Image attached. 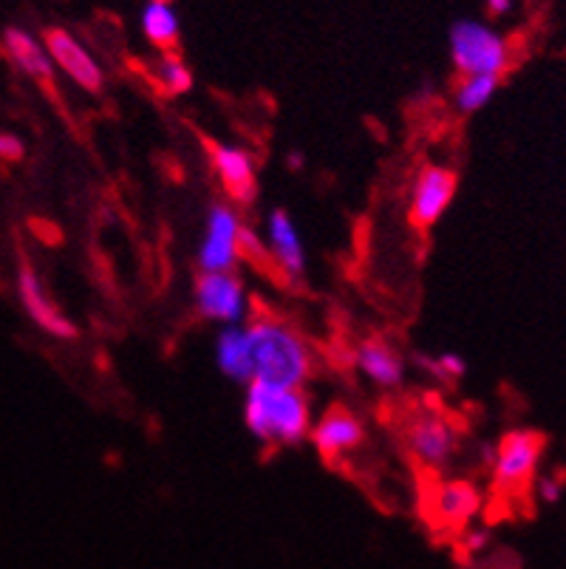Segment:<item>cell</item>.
Segmentation results:
<instances>
[{
	"label": "cell",
	"mask_w": 566,
	"mask_h": 569,
	"mask_svg": "<svg viewBox=\"0 0 566 569\" xmlns=\"http://www.w3.org/2000/svg\"><path fill=\"white\" fill-rule=\"evenodd\" d=\"M311 445H315V451H318L320 459L326 462H337L346 453L357 451L366 439V431H363V422L346 408H331L329 413L311 426L309 431Z\"/></svg>",
	"instance_id": "obj_13"
},
{
	"label": "cell",
	"mask_w": 566,
	"mask_h": 569,
	"mask_svg": "<svg viewBox=\"0 0 566 569\" xmlns=\"http://www.w3.org/2000/svg\"><path fill=\"white\" fill-rule=\"evenodd\" d=\"M487 545H490V536H487V530L461 532V547H465L467 556H479V552L487 550Z\"/></svg>",
	"instance_id": "obj_25"
},
{
	"label": "cell",
	"mask_w": 566,
	"mask_h": 569,
	"mask_svg": "<svg viewBox=\"0 0 566 569\" xmlns=\"http://www.w3.org/2000/svg\"><path fill=\"white\" fill-rule=\"evenodd\" d=\"M43 43L49 49L54 69L69 77L77 88H82L88 94H100L106 88V71H102L100 60L75 32L62 29V26H51L43 32Z\"/></svg>",
	"instance_id": "obj_7"
},
{
	"label": "cell",
	"mask_w": 566,
	"mask_h": 569,
	"mask_svg": "<svg viewBox=\"0 0 566 569\" xmlns=\"http://www.w3.org/2000/svg\"><path fill=\"white\" fill-rule=\"evenodd\" d=\"M216 366L221 375L236 382L252 380V355L244 326H221L216 338Z\"/></svg>",
	"instance_id": "obj_18"
},
{
	"label": "cell",
	"mask_w": 566,
	"mask_h": 569,
	"mask_svg": "<svg viewBox=\"0 0 566 569\" xmlns=\"http://www.w3.org/2000/svg\"><path fill=\"white\" fill-rule=\"evenodd\" d=\"M207 157H210L218 184L225 188V193L232 201H238V204H252L256 201L258 168L247 148L227 142H207Z\"/></svg>",
	"instance_id": "obj_10"
},
{
	"label": "cell",
	"mask_w": 566,
	"mask_h": 569,
	"mask_svg": "<svg viewBox=\"0 0 566 569\" xmlns=\"http://www.w3.org/2000/svg\"><path fill=\"white\" fill-rule=\"evenodd\" d=\"M0 46L7 51L9 63L26 74L29 80H38L49 86L54 80V63H51L49 49H46L43 38L23 29V26H7L0 34Z\"/></svg>",
	"instance_id": "obj_14"
},
{
	"label": "cell",
	"mask_w": 566,
	"mask_h": 569,
	"mask_svg": "<svg viewBox=\"0 0 566 569\" xmlns=\"http://www.w3.org/2000/svg\"><path fill=\"white\" fill-rule=\"evenodd\" d=\"M18 298H20V307L23 312L29 315V320L38 329H43L49 338L57 340H75L77 335V326L75 320L66 318V315L57 309V303L51 301L49 295H46L43 281H40L38 269L31 267V263H20L18 267Z\"/></svg>",
	"instance_id": "obj_11"
},
{
	"label": "cell",
	"mask_w": 566,
	"mask_h": 569,
	"mask_svg": "<svg viewBox=\"0 0 566 569\" xmlns=\"http://www.w3.org/2000/svg\"><path fill=\"white\" fill-rule=\"evenodd\" d=\"M244 426L261 445H300L311 431V406L300 388L252 380L244 391Z\"/></svg>",
	"instance_id": "obj_1"
},
{
	"label": "cell",
	"mask_w": 566,
	"mask_h": 569,
	"mask_svg": "<svg viewBox=\"0 0 566 569\" xmlns=\"http://www.w3.org/2000/svg\"><path fill=\"white\" fill-rule=\"evenodd\" d=\"M196 312L221 326H244L249 298L236 272H199L196 278Z\"/></svg>",
	"instance_id": "obj_6"
},
{
	"label": "cell",
	"mask_w": 566,
	"mask_h": 569,
	"mask_svg": "<svg viewBox=\"0 0 566 569\" xmlns=\"http://www.w3.org/2000/svg\"><path fill=\"white\" fill-rule=\"evenodd\" d=\"M481 505H485V499H481L479 488L470 482H461V479L443 482L434 493L436 519L450 527L470 525L481 513Z\"/></svg>",
	"instance_id": "obj_16"
},
{
	"label": "cell",
	"mask_w": 566,
	"mask_h": 569,
	"mask_svg": "<svg viewBox=\"0 0 566 569\" xmlns=\"http://www.w3.org/2000/svg\"><path fill=\"white\" fill-rule=\"evenodd\" d=\"M289 168L292 170L304 168V159H300V153H292V157H289Z\"/></svg>",
	"instance_id": "obj_27"
},
{
	"label": "cell",
	"mask_w": 566,
	"mask_h": 569,
	"mask_svg": "<svg viewBox=\"0 0 566 569\" xmlns=\"http://www.w3.org/2000/svg\"><path fill=\"white\" fill-rule=\"evenodd\" d=\"M513 3H516V0H485L487 12H490L493 18H502V14L510 12Z\"/></svg>",
	"instance_id": "obj_26"
},
{
	"label": "cell",
	"mask_w": 566,
	"mask_h": 569,
	"mask_svg": "<svg viewBox=\"0 0 566 569\" xmlns=\"http://www.w3.org/2000/svg\"><path fill=\"white\" fill-rule=\"evenodd\" d=\"M355 366L366 380L380 388H397L405 380V360L388 340L368 338L357 343Z\"/></svg>",
	"instance_id": "obj_15"
},
{
	"label": "cell",
	"mask_w": 566,
	"mask_h": 569,
	"mask_svg": "<svg viewBox=\"0 0 566 569\" xmlns=\"http://www.w3.org/2000/svg\"><path fill=\"white\" fill-rule=\"evenodd\" d=\"M405 445L423 468L443 470L459 451V433L443 413H419L405 431Z\"/></svg>",
	"instance_id": "obj_9"
},
{
	"label": "cell",
	"mask_w": 566,
	"mask_h": 569,
	"mask_svg": "<svg viewBox=\"0 0 566 569\" xmlns=\"http://www.w3.org/2000/svg\"><path fill=\"white\" fill-rule=\"evenodd\" d=\"M241 230L244 224L236 210L225 201H216L207 210L205 236L196 252L199 272H232L241 261Z\"/></svg>",
	"instance_id": "obj_5"
},
{
	"label": "cell",
	"mask_w": 566,
	"mask_h": 569,
	"mask_svg": "<svg viewBox=\"0 0 566 569\" xmlns=\"http://www.w3.org/2000/svg\"><path fill=\"white\" fill-rule=\"evenodd\" d=\"M544 437L529 428H513L498 439L493 453V485L498 493H522L538 473Z\"/></svg>",
	"instance_id": "obj_4"
},
{
	"label": "cell",
	"mask_w": 566,
	"mask_h": 569,
	"mask_svg": "<svg viewBox=\"0 0 566 569\" xmlns=\"http://www.w3.org/2000/svg\"><path fill=\"white\" fill-rule=\"evenodd\" d=\"M139 26L142 34L153 49L176 51L181 38V20L176 12L173 0H148L139 12Z\"/></svg>",
	"instance_id": "obj_17"
},
{
	"label": "cell",
	"mask_w": 566,
	"mask_h": 569,
	"mask_svg": "<svg viewBox=\"0 0 566 569\" xmlns=\"http://www.w3.org/2000/svg\"><path fill=\"white\" fill-rule=\"evenodd\" d=\"M417 363L436 380H459L467 371L465 357H459L456 351H445V355L436 357H417Z\"/></svg>",
	"instance_id": "obj_21"
},
{
	"label": "cell",
	"mask_w": 566,
	"mask_h": 569,
	"mask_svg": "<svg viewBox=\"0 0 566 569\" xmlns=\"http://www.w3.org/2000/svg\"><path fill=\"white\" fill-rule=\"evenodd\" d=\"M26 157V142L12 131H0V162H20Z\"/></svg>",
	"instance_id": "obj_24"
},
{
	"label": "cell",
	"mask_w": 566,
	"mask_h": 569,
	"mask_svg": "<svg viewBox=\"0 0 566 569\" xmlns=\"http://www.w3.org/2000/svg\"><path fill=\"white\" fill-rule=\"evenodd\" d=\"M241 261H252L256 267H272L267 241H261L252 227H244L241 230Z\"/></svg>",
	"instance_id": "obj_22"
},
{
	"label": "cell",
	"mask_w": 566,
	"mask_h": 569,
	"mask_svg": "<svg viewBox=\"0 0 566 569\" xmlns=\"http://www.w3.org/2000/svg\"><path fill=\"white\" fill-rule=\"evenodd\" d=\"M459 190V176L445 164H425L414 176L411 193H408V221L417 230H428L448 213Z\"/></svg>",
	"instance_id": "obj_8"
},
{
	"label": "cell",
	"mask_w": 566,
	"mask_h": 569,
	"mask_svg": "<svg viewBox=\"0 0 566 569\" xmlns=\"http://www.w3.org/2000/svg\"><path fill=\"white\" fill-rule=\"evenodd\" d=\"M533 490H536L538 501H544V505H558L560 496H564V485L555 476H536Z\"/></svg>",
	"instance_id": "obj_23"
},
{
	"label": "cell",
	"mask_w": 566,
	"mask_h": 569,
	"mask_svg": "<svg viewBox=\"0 0 566 569\" xmlns=\"http://www.w3.org/2000/svg\"><path fill=\"white\" fill-rule=\"evenodd\" d=\"M252 355V380L300 388L311 377V346L278 318H256L244 323ZM249 380V382H252Z\"/></svg>",
	"instance_id": "obj_2"
},
{
	"label": "cell",
	"mask_w": 566,
	"mask_h": 569,
	"mask_svg": "<svg viewBox=\"0 0 566 569\" xmlns=\"http://www.w3.org/2000/svg\"><path fill=\"white\" fill-rule=\"evenodd\" d=\"M498 86H502V77L493 74L459 77V82L454 88V108L459 113H465V117L467 113H479L498 94Z\"/></svg>",
	"instance_id": "obj_20"
},
{
	"label": "cell",
	"mask_w": 566,
	"mask_h": 569,
	"mask_svg": "<svg viewBox=\"0 0 566 569\" xmlns=\"http://www.w3.org/2000/svg\"><path fill=\"white\" fill-rule=\"evenodd\" d=\"M450 63L456 74H493L502 77L510 69V43L502 32H496L485 20L461 18L450 26L448 32Z\"/></svg>",
	"instance_id": "obj_3"
},
{
	"label": "cell",
	"mask_w": 566,
	"mask_h": 569,
	"mask_svg": "<svg viewBox=\"0 0 566 569\" xmlns=\"http://www.w3.org/2000/svg\"><path fill=\"white\" fill-rule=\"evenodd\" d=\"M267 247L272 256V267L278 269L280 278L298 283L306 276V250L300 241V232L295 227L292 216L287 210H269L267 216Z\"/></svg>",
	"instance_id": "obj_12"
},
{
	"label": "cell",
	"mask_w": 566,
	"mask_h": 569,
	"mask_svg": "<svg viewBox=\"0 0 566 569\" xmlns=\"http://www.w3.org/2000/svg\"><path fill=\"white\" fill-rule=\"evenodd\" d=\"M153 86L162 97H185L193 91L196 80L190 66L179 57V51H162L153 66Z\"/></svg>",
	"instance_id": "obj_19"
}]
</instances>
